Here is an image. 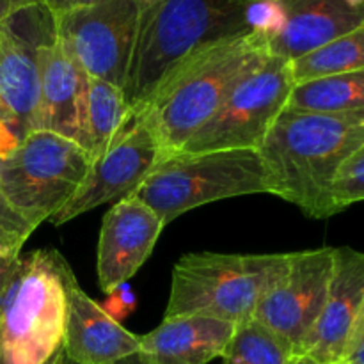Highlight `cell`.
Masks as SVG:
<instances>
[{
    "mask_svg": "<svg viewBox=\"0 0 364 364\" xmlns=\"http://www.w3.org/2000/svg\"><path fill=\"white\" fill-rule=\"evenodd\" d=\"M364 146V110L301 112L284 109L258 149L270 194L311 219L334 215L331 185L341 164Z\"/></svg>",
    "mask_w": 364,
    "mask_h": 364,
    "instance_id": "6da1fadb",
    "label": "cell"
},
{
    "mask_svg": "<svg viewBox=\"0 0 364 364\" xmlns=\"http://www.w3.org/2000/svg\"><path fill=\"white\" fill-rule=\"evenodd\" d=\"M269 57V39L252 31L203 46L167 75L135 117L148 123L166 155L180 151L235 85Z\"/></svg>",
    "mask_w": 364,
    "mask_h": 364,
    "instance_id": "7a4b0ae2",
    "label": "cell"
},
{
    "mask_svg": "<svg viewBox=\"0 0 364 364\" xmlns=\"http://www.w3.org/2000/svg\"><path fill=\"white\" fill-rule=\"evenodd\" d=\"M245 0H142L123 85L132 116L151 102L167 75L199 48L249 32Z\"/></svg>",
    "mask_w": 364,
    "mask_h": 364,
    "instance_id": "3957f363",
    "label": "cell"
},
{
    "mask_svg": "<svg viewBox=\"0 0 364 364\" xmlns=\"http://www.w3.org/2000/svg\"><path fill=\"white\" fill-rule=\"evenodd\" d=\"M71 272L53 249L0 256V364L59 361Z\"/></svg>",
    "mask_w": 364,
    "mask_h": 364,
    "instance_id": "277c9868",
    "label": "cell"
},
{
    "mask_svg": "<svg viewBox=\"0 0 364 364\" xmlns=\"http://www.w3.org/2000/svg\"><path fill=\"white\" fill-rule=\"evenodd\" d=\"M270 192L272 185L258 149H224L167 153L132 196L144 201L167 226L208 203Z\"/></svg>",
    "mask_w": 364,
    "mask_h": 364,
    "instance_id": "5b68a950",
    "label": "cell"
},
{
    "mask_svg": "<svg viewBox=\"0 0 364 364\" xmlns=\"http://www.w3.org/2000/svg\"><path fill=\"white\" fill-rule=\"evenodd\" d=\"M287 255H187L174 265L166 316L205 315L242 323L284 272Z\"/></svg>",
    "mask_w": 364,
    "mask_h": 364,
    "instance_id": "8992f818",
    "label": "cell"
},
{
    "mask_svg": "<svg viewBox=\"0 0 364 364\" xmlns=\"http://www.w3.org/2000/svg\"><path fill=\"white\" fill-rule=\"evenodd\" d=\"M91 164L92 159L78 142L36 130L0 156V188L36 230L66 206Z\"/></svg>",
    "mask_w": 364,
    "mask_h": 364,
    "instance_id": "52a82bcc",
    "label": "cell"
},
{
    "mask_svg": "<svg viewBox=\"0 0 364 364\" xmlns=\"http://www.w3.org/2000/svg\"><path fill=\"white\" fill-rule=\"evenodd\" d=\"M55 41V16L41 0L0 21V156L38 130L39 48Z\"/></svg>",
    "mask_w": 364,
    "mask_h": 364,
    "instance_id": "ba28073f",
    "label": "cell"
},
{
    "mask_svg": "<svg viewBox=\"0 0 364 364\" xmlns=\"http://www.w3.org/2000/svg\"><path fill=\"white\" fill-rule=\"evenodd\" d=\"M294 85L290 63L270 55L235 85L219 110L180 151L259 149L274 121L287 109Z\"/></svg>",
    "mask_w": 364,
    "mask_h": 364,
    "instance_id": "9c48e42d",
    "label": "cell"
},
{
    "mask_svg": "<svg viewBox=\"0 0 364 364\" xmlns=\"http://www.w3.org/2000/svg\"><path fill=\"white\" fill-rule=\"evenodd\" d=\"M142 0H98L55 16L57 41L87 77L123 89Z\"/></svg>",
    "mask_w": 364,
    "mask_h": 364,
    "instance_id": "30bf717a",
    "label": "cell"
},
{
    "mask_svg": "<svg viewBox=\"0 0 364 364\" xmlns=\"http://www.w3.org/2000/svg\"><path fill=\"white\" fill-rule=\"evenodd\" d=\"M164 156L166 151L148 123L132 116L109 148L92 160L78 191L50 223L63 226L96 206L128 198L141 187Z\"/></svg>",
    "mask_w": 364,
    "mask_h": 364,
    "instance_id": "8fae6325",
    "label": "cell"
},
{
    "mask_svg": "<svg viewBox=\"0 0 364 364\" xmlns=\"http://www.w3.org/2000/svg\"><path fill=\"white\" fill-rule=\"evenodd\" d=\"M333 265L334 247L288 252L287 269L256 308L255 318L283 338L295 355L322 313Z\"/></svg>",
    "mask_w": 364,
    "mask_h": 364,
    "instance_id": "7c38bea8",
    "label": "cell"
},
{
    "mask_svg": "<svg viewBox=\"0 0 364 364\" xmlns=\"http://www.w3.org/2000/svg\"><path fill=\"white\" fill-rule=\"evenodd\" d=\"M164 223L135 196L119 199L105 213L100 231L96 272L100 288L110 294L128 283L151 256Z\"/></svg>",
    "mask_w": 364,
    "mask_h": 364,
    "instance_id": "4fadbf2b",
    "label": "cell"
},
{
    "mask_svg": "<svg viewBox=\"0 0 364 364\" xmlns=\"http://www.w3.org/2000/svg\"><path fill=\"white\" fill-rule=\"evenodd\" d=\"M364 299V252L334 247V265L326 304L301 354L318 364L343 361L350 327Z\"/></svg>",
    "mask_w": 364,
    "mask_h": 364,
    "instance_id": "5bb4252c",
    "label": "cell"
},
{
    "mask_svg": "<svg viewBox=\"0 0 364 364\" xmlns=\"http://www.w3.org/2000/svg\"><path fill=\"white\" fill-rule=\"evenodd\" d=\"M64 355L73 364H114L139 352V336L92 301L71 272L66 281Z\"/></svg>",
    "mask_w": 364,
    "mask_h": 364,
    "instance_id": "9a60e30c",
    "label": "cell"
},
{
    "mask_svg": "<svg viewBox=\"0 0 364 364\" xmlns=\"http://www.w3.org/2000/svg\"><path fill=\"white\" fill-rule=\"evenodd\" d=\"M89 77L59 41L39 48L38 130L78 142Z\"/></svg>",
    "mask_w": 364,
    "mask_h": 364,
    "instance_id": "2e32d148",
    "label": "cell"
},
{
    "mask_svg": "<svg viewBox=\"0 0 364 364\" xmlns=\"http://www.w3.org/2000/svg\"><path fill=\"white\" fill-rule=\"evenodd\" d=\"M284 7L283 28L269 39L270 55L301 59L327 43L347 34L364 21V7H352L345 0H281Z\"/></svg>",
    "mask_w": 364,
    "mask_h": 364,
    "instance_id": "e0dca14e",
    "label": "cell"
},
{
    "mask_svg": "<svg viewBox=\"0 0 364 364\" xmlns=\"http://www.w3.org/2000/svg\"><path fill=\"white\" fill-rule=\"evenodd\" d=\"M235 323L205 315L166 316L156 329L139 336V352L151 364H208L223 358Z\"/></svg>",
    "mask_w": 364,
    "mask_h": 364,
    "instance_id": "ac0fdd59",
    "label": "cell"
},
{
    "mask_svg": "<svg viewBox=\"0 0 364 364\" xmlns=\"http://www.w3.org/2000/svg\"><path fill=\"white\" fill-rule=\"evenodd\" d=\"M132 117L123 89L105 80H87L84 121L78 144L92 160L98 159Z\"/></svg>",
    "mask_w": 364,
    "mask_h": 364,
    "instance_id": "d6986e66",
    "label": "cell"
},
{
    "mask_svg": "<svg viewBox=\"0 0 364 364\" xmlns=\"http://www.w3.org/2000/svg\"><path fill=\"white\" fill-rule=\"evenodd\" d=\"M287 109L301 112H355L364 110V70L297 82Z\"/></svg>",
    "mask_w": 364,
    "mask_h": 364,
    "instance_id": "ffe728a7",
    "label": "cell"
},
{
    "mask_svg": "<svg viewBox=\"0 0 364 364\" xmlns=\"http://www.w3.org/2000/svg\"><path fill=\"white\" fill-rule=\"evenodd\" d=\"M295 84L329 75L364 70V21L322 48L290 63Z\"/></svg>",
    "mask_w": 364,
    "mask_h": 364,
    "instance_id": "44dd1931",
    "label": "cell"
},
{
    "mask_svg": "<svg viewBox=\"0 0 364 364\" xmlns=\"http://www.w3.org/2000/svg\"><path fill=\"white\" fill-rule=\"evenodd\" d=\"M294 348L256 318L237 323L223 354L224 364H290Z\"/></svg>",
    "mask_w": 364,
    "mask_h": 364,
    "instance_id": "7402d4cb",
    "label": "cell"
},
{
    "mask_svg": "<svg viewBox=\"0 0 364 364\" xmlns=\"http://www.w3.org/2000/svg\"><path fill=\"white\" fill-rule=\"evenodd\" d=\"M364 201V146L352 153L334 176L331 185V203L334 213Z\"/></svg>",
    "mask_w": 364,
    "mask_h": 364,
    "instance_id": "603a6c76",
    "label": "cell"
},
{
    "mask_svg": "<svg viewBox=\"0 0 364 364\" xmlns=\"http://www.w3.org/2000/svg\"><path fill=\"white\" fill-rule=\"evenodd\" d=\"M32 231V224L7 201L0 188V256L21 255Z\"/></svg>",
    "mask_w": 364,
    "mask_h": 364,
    "instance_id": "cb8c5ba5",
    "label": "cell"
},
{
    "mask_svg": "<svg viewBox=\"0 0 364 364\" xmlns=\"http://www.w3.org/2000/svg\"><path fill=\"white\" fill-rule=\"evenodd\" d=\"M287 14L281 0H251L245 6V23L249 31L272 39L283 28Z\"/></svg>",
    "mask_w": 364,
    "mask_h": 364,
    "instance_id": "d4e9b609",
    "label": "cell"
},
{
    "mask_svg": "<svg viewBox=\"0 0 364 364\" xmlns=\"http://www.w3.org/2000/svg\"><path fill=\"white\" fill-rule=\"evenodd\" d=\"M135 308H137V299H135L134 291L128 287V283L121 284L119 288L110 291L109 299H107L105 306H103V309L119 323L121 320L127 318L130 313H134Z\"/></svg>",
    "mask_w": 364,
    "mask_h": 364,
    "instance_id": "484cf974",
    "label": "cell"
},
{
    "mask_svg": "<svg viewBox=\"0 0 364 364\" xmlns=\"http://www.w3.org/2000/svg\"><path fill=\"white\" fill-rule=\"evenodd\" d=\"M364 347V299L358 309V315H355L354 323L350 327V334H348L347 340V347H345V354H343V361H347L348 358L355 354L358 350H361ZM341 361V363H343Z\"/></svg>",
    "mask_w": 364,
    "mask_h": 364,
    "instance_id": "4316f807",
    "label": "cell"
},
{
    "mask_svg": "<svg viewBox=\"0 0 364 364\" xmlns=\"http://www.w3.org/2000/svg\"><path fill=\"white\" fill-rule=\"evenodd\" d=\"M41 2L48 7L53 16H59V14L68 13V11L91 6V4H96L98 0H41Z\"/></svg>",
    "mask_w": 364,
    "mask_h": 364,
    "instance_id": "83f0119b",
    "label": "cell"
},
{
    "mask_svg": "<svg viewBox=\"0 0 364 364\" xmlns=\"http://www.w3.org/2000/svg\"><path fill=\"white\" fill-rule=\"evenodd\" d=\"M36 2H39V0H0V21L7 20L11 14Z\"/></svg>",
    "mask_w": 364,
    "mask_h": 364,
    "instance_id": "f1b7e54d",
    "label": "cell"
},
{
    "mask_svg": "<svg viewBox=\"0 0 364 364\" xmlns=\"http://www.w3.org/2000/svg\"><path fill=\"white\" fill-rule=\"evenodd\" d=\"M114 364H151V363H149L148 358H146V355H142L141 352H135V354L128 355V358L121 359V361H117Z\"/></svg>",
    "mask_w": 364,
    "mask_h": 364,
    "instance_id": "f546056e",
    "label": "cell"
},
{
    "mask_svg": "<svg viewBox=\"0 0 364 364\" xmlns=\"http://www.w3.org/2000/svg\"><path fill=\"white\" fill-rule=\"evenodd\" d=\"M340 364H364V347L361 348V350L355 352V354L352 355V358H348L347 361H343V363H340Z\"/></svg>",
    "mask_w": 364,
    "mask_h": 364,
    "instance_id": "4dcf8cb0",
    "label": "cell"
},
{
    "mask_svg": "<svg viewBox=\"0 0 364 364\" xmlns=\"http://www.w3.org/2000/svg\"><path fill=\"white\" fill-rule=\"evenodd\" d=\"M290 364H318V363L311 361V359L308 358H302V355H295V358L290 361Z\"/></svg>",
    "mask_w": 364,
    "mask_h": 364,
    "instance_id": "1f68e13d",
    "label": "cell"
},
{
    "mask_svg": "<svg viewBox=\"0 0 364 364\" xmlns=\"http://www.w3.org/2000/svg\"><path fill=\"white\" fill-rule=\"evenodd\" d=\"M352 7H364V0H345Z\"/></svg>",
    "mask_w": 364,
    "mask_h": 364,
    "instance_id": "d6a6232c",
    "label": "cell"
},
{
    "mask_svg": "<svg viewBox=\"0 0 364 364\" xmlns=\"http://www.w3.org/2000/svg\"><path fill=\"white\" fill-rule=\"evenodd\" d=\"M55 364H73V363H71L70 359H68L66 355H64V352H63V355H60V358H59V361H57Z\"/></svg>",
    "mask_w": 364,
    "mask_h": 364,
    "instance_id": "836d02e7",
    "label": "cell"
},
{
    "mask_svg": "<svg viewBox=\"0 0 364 364\" xmlns=\"http://www.w3.org/2000/svg\"><path fill=\"white\" fill-rule=\"evenodd\" d=\"M245 2H251V0H245Z\"/></svg>",
    "mask_w": 364,
    "mask_h": 364,
    "instance_id": "e575fe53",
    "label": "cell"
}]
</instances>
